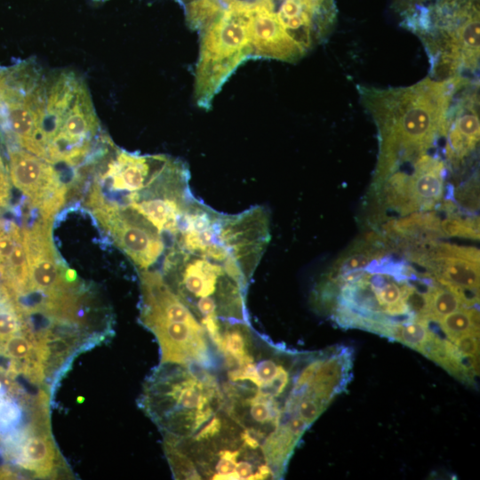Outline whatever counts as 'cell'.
Returning a JSON list of instances; mask_svg holds the SVG:
<instances>
[{
  "label": "cell",
  "instance_id": "cell-1",
  "mask_svg": "<svg viewBox=\"0 0 480 480\" xmlns=\"http://www.w3.org/2000/svg\"><path fill=\"white\" fill-rule=\"evenodd\" d=\"M0 122L18 147L57 166L86 164L107 139L84 79L16 62L0 85Z\"/></svg>",
  "mask_w": 480,
  "mask_h": 480
},
{
  "label": "cell",
  "instance_id": "cell-2",
  "mask_svg": "<svg viewBox=\"0 0 480 480\" xmlns=\"http://www.w3.org/2000/svg\"><path fill=\"white\" fill-rule=\"evenodd\" d=\"M466 80L428 76L404 87L356 86L378 132L376 188L403 164H413L438 139L445 137L453 96Z\"/></svg>",
  "mask_w": 480,
  "mask_h": 480
},
{
  "label": "cell",
  "instance_id": "cell-3",
  "mask_svg": "<svg viewBox=\"0 0 480 480\" xmlns=\"http://www.w3.org/2000/svg\"><path fill=\"white\" fill-rule=\"evenodd\" d=\"M269 225L268 212L261 205L225 214L195 197L180 223L174 244L225 265L248 284L269 243Z\"/></svg>",
  "mask_w": 480,
  "mask_h": 480
},
{
  "label": "cell",
  "instance_id": "cell-4",
  "mask_svg": "<svg viewBox=\"0 0 480 480\" xmlns=\"http://www.w3.org/2000/svg\"><path fill=\"white\" fill-rule=\"evenodd\" d=\"M162 275L204 326L215 348L225 324L249 321L248 284L225 265L173 244Z\"/></svg>",
  "mask_w": 480,
  "mask_h": 480
},
{
  "label": "cell",
  "instance_id": "cell-5",
  "mask_svg": "<svg viewBox=\"0 0 480 480\" xmlns=\"http://www.w3.org/2000/svg\"><path fill=\"white\" fill-rule=\"evenodd\" d=\"M220 405L214 370L197 364H160L147 380L140 399V406L164 437L179 439L196 433Z\"/></svg>",
  "mask_w": 480,
  "mask_h": 480
},
{
  "label": "cell",
  "instance_id": "cell-6",
  "mask_svg": "<svg viewBox=\"0 0 480 480\" xmlns=\"http://www.w3.org/2000/svg\"><path fill=\"white\" fill-rule=\"evenodd\" d=\"M405 27L421 40L435 79H476L479 68L478 0H440L410 15Z\"/></svg>",
  "mask_w": 480,
  "mask_h": 480
},
{
  "label": "cell",
  "instance_id": "cell-7",
  "mask_svg": "<svg viewBox=\"0 0 480 480\" xmlns=\"http://www.w3.org/2000/svg\"><path fill=\"white\" fill-rule=\"evenodd\" d=\"M140 278V321L158 341L160 364H197L215 369L218 354L205 329L168 285L162 273L142 270Z\"/></svg>",
  "mask_w": 480,
  "mask_h": 480
},
{
  "label": "cell",
  "instance_id": "cell-8",
  "mask_svg": "<svg viewBox=\"0 0 480 480\" xmlns=\"http://www.w3.org/2000/svg\"><path fill=\"white\" fill-rule=\"evenodd\" d=\"M225 1L223 12L200 31L194 95L197 106L205 109L236 68L252 58V4Z\"/></svg>",
  "mask_w": 480,
  "mask_h": 480
},
{
  "label": "cell",
  "instance_id": "cell-9",
  "mask_svg": "<svg viewBox=\"0 0 480 480\" xmlns=\"http://www.w3.org/2000/svg\"><path fill=\"white\" fill-rule=\"evenodd\" d=\"M189 179L188 165L172 157L163 172L146 188L114 202L131 206L161 233L168 232L174 236L195 198Z\"/></svg>",
  "mask_w": 480,
  "mask_h": 480
},
{
  "label": "cell",
  "instance_id": "cell-10",
  "mask_svg": "<svg viewBox=\"0 0 480 480\" xmlns=\"http://www.w3.org/2000/svg\"><path fill=\"white\" fill-rule=\"evenodd\" d=\"M87 204L116 244L141 270L149 269L164 252L162 233L135 209L91 192Z\"/></svg>",
  "mask_w": 480,
  "mask_h": 480
},
{
  "label": "cell",
  "instance_id": "cell-11",
  "mask_svg": "<svg viewBox=\"0 0 480 480\" xmlns=\"http://www.w3.org/2000/svg\"><path fill=\"white\" fill-rule=\"evenodd\" d=\"M11 183L39 211L41 218L51 220L65 202L67 185L59 169L20 148L8 149Z\"/></svg>",
  "mask_w": 480,
  "mask_h": 480
},
{
  "label": "cell",
  "instance_id": "cell-12",
  "mask_svg": "<svg viewBox=\"0 0 480 480\" xmlns=\"http://www.w3.org/2000/svg\"><path fill=\"white\" fill-rule=\"evenodd\" d=\"M479 84L467 80L456 90L446 124L444 155L459 167L476 149L480 136Z\"/></svg>",
  "mask_w": 480,
  "mask_h": 480
},
{
  "label": "cell",
  "instance_id": "cell-13",
  "mask_svg": "<svg viewBox=\"0 0 480 480\" xmlns=\"http://www.w3.org/2000/svg\"><path fill=\"white\" fill-rule=\"evenodd\" d=\"M250 30L252 58L292 62L305 55L286 35L273 13L257 2L252 4Z\"/></svg>",
  "mask_w": 480,
  "mask_h": 480
},
{
  "label": "cell",
  "instance_id": "cell-14",
  "mask_svg": "<svg viewBox=\"0 0 480 480\" xmlns=\"http://www.w3.org/2000/svg\"><path fill=\"white\" fill-rule=\"evenodd\" d=\"M446 173V164L438 156L425 154L412 164L410 190L416 210H430L440 202Z\"/></svg>",
  "mask_w": 480,
  "mask_h": 480
},
{
  "label": "cell",
  "instance_id": "cell-15",
  "mask_svg": "<svg viewBox=\"0 0 480 480\" xmlns=\"http://www.w3.org/2000/svg\"><path fill=\"white\" fill-rule=\"evenodd\" d=\"M466 308L460 295L452 288L436 283L429 291L428 321L437 322L440 318Z\"/></svg>",
  "mask_w": 480,
  "mask_h": 480
},
{
  "label": "cell",
  "instance_id": "cell-16",
  "mask_svg": "<svg viewBox=\"0 0 480 480\" xmlns=\"http://www.w3.org/2000/svg\"><path fill=\"white\" fill-rule=\"evenodd\" d=\"M440 330L453 341L459 336L472 332H479V313L476 308H460L438 321Z\"/></svg>",
  "mask_w": 480,
  "mask_h": 480
},
{
  "label": "cell",
  "instance_id": "cell-17",
  "mask_svg": "<svg viewBox=\"0 0 480 480\" xmlns=\"http://www.w3.org/2000/svg\"><path fill=\"white\" fill-rule=\"evenodd\" d=\"M432 331L428 320L414 318L413 320L396 324L393 328L391 340L399 341L407 347L420 351L429 338Z\"/></svg>",
  "mask_w": 480,
  "mask_h": 480
},
{
  "label": "cell",
  "instance_id": "cell-18",
  "mask_svg": "<svg viewBox=\"0 0 480 480\" xmlns=\"http://www.w3.org/2000/svg\"><path fill=\"white\" fill-rule=\"evenodd\" d=\"M223 9L219 0H195L187 5V20L192 28L201 31L210 25Z\"/></svg>",
  "mask_w": 480,
  "mask_h": 480
},
{
  "label": "cell",
  "instance_id": "cell-19",
  "mask_svg": "<svg viewBox=\"0 0 480 480\" xmlns=\"http://www.w3.org/2000/svg\"><path fill=\"white\" fill-rule=\"evenodd\" d=\"M442 234L449 236H460L471 239L479 238V220L476 218H462L453 212L440 221Z\"/></svg>",
  "mask_w": 480,
  "mask_h": 480
},
{
  "label": "cell",
  "instance_id": "cell-20",
  "mask_svg": "<svg viewBox=\"0 0 480 480\" xmlns=\"http://www.w3.org/2000/svg\"><path fill=\"white\" fill-rule=\"evenodd\" d=\"M452 342L465 356L479 355V332L477 331L464 333L456 338Z\"/></svg>",
  "mask_w": 480,
  "mask_h": 480
},
{
  "label": "cell",
  "instance_id": "cell-21",
  "mask_svg": "<svg viewBox=\"0 0 480 480\" xmlns=\"http://www.w3.org/2000/svg\"><path fill=\"white\" fill-rule=\"evenodd\" d=\"M0 196L10 203L11 198V180L2 153L0 151Z\"/></svg>",
  "mask_w": 480,
  "mask_h": 480
},
{
  "label": "cell",
  "instance_id": "cell-22",
  "mask_svg": "<svg viewBox=\"0 0 480 480\" xmlns=\"http://www.w3.org/2000/svg\"><path fill=\"white\" fill-rule=\"evenodd\" d=\"M9 202L5 201L1 196H0V212L5 210L9 206Z\"/></svg>",
  "mask_w": 480,
  "mask_h": 480
},
{
  "label": "cell",
  "instance_id": "cell-23",
  "mask_svg": "<svg viewBox=\"0 0 480 480\" xmlns=\"http://www.w3.org/2000/svg\"><path fill=\"white\" fill-rule=\"evenodd\" d=\"M94 1H98V2H99V1H106V0H94Z\"/></svg>",
  "mask_w": 480,
  "mask_h": 480
},
{
  "label": "cell",
  "instance_id": "cell-24",
  "mask_svg": "<svg viewBox=\"0 0 480 480\" xmlns=\"http://www.w3.org/2000/svg\"><path fill=\"white\" fill-rule=\"evenodd\" d=\"M412 1V0H411Z\"/></svg>",
  "mask_w": 480,
  "mask_h": 480
}]
</instances>
